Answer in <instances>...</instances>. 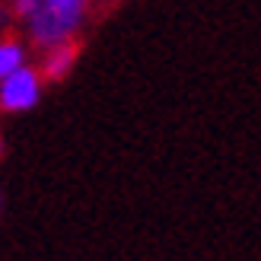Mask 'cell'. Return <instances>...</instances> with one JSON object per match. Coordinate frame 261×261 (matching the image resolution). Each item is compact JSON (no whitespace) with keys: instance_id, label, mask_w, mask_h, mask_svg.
<instances>
[{"instance_id":"obj_1","label":"cell","mask_w":261,"mask_h":261,"mask_svg":"<svg viewBox=\"0 0 261 261\" xmlns=\"http://www.w3.org/2000/svg\"><path fill=\"white\" fill-rule=\"evenodd\" d=\"M83 16H73V13H61V10H48L38 4V10L29 16V35L35 45L42 48H55L61 42H70V35L80 29Z\"/></svg>"},{"instance_id":"obj_6","label":"cell","mask_w":261,"mask_h":261,"mask_svg":"<svg viewBox=\"0 0 261 261\" xmlns=\"http://www.w3.org/2000/svg\"><path fill=\"white\" fill-rule=\"evenodd\" d=\"M38 4H42V0H16V13H19L22 19H29L32 13L38 10Z\"/></svg>"},{"instance_id":"obj_2","label":"cell","mask_w":261,"mask_h":261,"mask_svg":"<svg viewBox=\"0 0 261 261\" xmlns=\"http://www.w3.org/2000/svg\"><path fill=\"white\" fill-rule=\"evenodd\" d=\"M38 99H42V76L25 64L0 80V109L4 112H29L38 106Z\"/></svg>"},{"instance_id":"obj_4","label":"cell","mask_w":261,"mask_h":261,"mask_svg":"<svg viewBox=\"0 0 261 261\" xmlns=\"http://www.w3.org/2000/svg\"><path fill=\"white\" fill-rule=\"evenodd\" d=\"M25 64V48L16 38H0V80L10 76L13 70H19Z\"/></svg>"},{"instance_id":"obj_5","label":"cell","mask_w":261,"mask_h":261,"mask_svg":"<svg viewBox=\"0 0 261 261\" xmlns=\"http://www.w3.org/2000/svg\"><path fill=\"white\" fill-rule=\"evenodd\" d=\"M42 7L61 10V13H73V16H83V13H86V0H42Z\"/></svg>"},{"instance_id":"obj_3","label":"cell","mask_w":261,"mask_h":261,"mask_svg":"<svg viewBox=\"0 0 261 261\" xmlns=\"http://www.w3.org/2000/svg\"><path fill=\"white\" fill-rule=\"evenodd\" d=\"M76 48L73 42H61V45H55V48H48V55H45V61H42V70H38V76L42 80H51V83H58V80H64V76H70V70H73V64H76Z\"/></svg>"}]
</instances>
